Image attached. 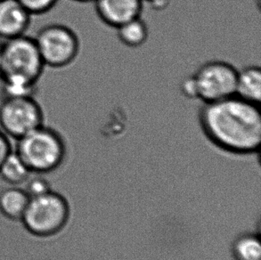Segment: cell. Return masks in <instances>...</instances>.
Instances as JSON below:
<instances>
[{
    "label": "cell",
    "instance_id": "obj_2",
    "mask_svg": "<svg viewBox=\"0 0 261 260\" xmlns=\"http://www.w3.org/2000/svg\"><path fill=\"white\" fill-rule=\"evenodd\" d=\"M16 141L14 151L33 173L54 172L67 155V144L63 136L45 124Z\"/></svg>",
    "mask_w": 261,
    "mask_h": 260
},
{
    "label": "cell",
    "instance_id": "obj_7",
    "mask_svg": "<svg viewBox=\"0 0 261 260\" xmlns=\"http://www.w3.org/2000/svg\"><path fill=\"white\" fill-rule=\"evenodd\" d=\"M237 71L225 61H210L199 67L193 74L198 100L210 103L236 95Z\"/></svg>",
    "mask_w": 261,
    "mask_h": 260
},
{
    "label": "cell",
    "instance_id": "obj_14",
    "mask_svg": "<svg viewBox=\"0 0 261 260\" xmlns=\"http://www.w3.org/2000/svg\"><path fill=\"white\" fill-rule=\"evenodd\" d=\"M231 252L234 260H261L260 233L245 232L238 236Z\"/></svg>",
    "mask_w": 261,
    "mask_h": 260
},
{
    "label": "cell",
    "instance_id": "obj_15",
    "mask_svg": "<svg viewBox=\"0 0 261 260\" xmlns=\"http://www.w3.org/2000/svg\"><path fill=\"white\" fill-rule=\"evenodd\" d=\"M21 186H23L22 189L30 198L41 196L53 190L52 184L45 174L32 172Z\"/></svg>",
    "mask_w": 261,
    "mask_h": 260
},
{
    "label": "cell",
    "instance_id": "obj_12",
    "mask_svg": "<svg viewBox=\"0 0 261 260\" xmlns=\"http://www.w3.org/2000/svg\"><path fill=\"white\" fill-rule=\"evenodd\" d=\"M21 156L13 150L0 166V178L10 186H21L32 174Z\"/></svg>",
    "mask_w": 261,
    "mask_h": 260
},
{
    "label": "cell",
    "instance_id": "obj_18",
    "mask_svg": "<svg viewBox=\"0 0 261 260\" xmlns=\"http://www.w3.org/2000/svg\"><path fill=\"white\" fill-rule=\"evenodd\" d=\"M13 151L10 139L2 130H0V166L3 163L4 160L7 155Z\"/></svg>",
    "mask_w": 261,
    "mask_h": 260
},
{
    "label": "cell",
    "instance_id": "obj_1",
    "mask_svg": "<svg viewBox=\"0 0 261 260\" xmlns=\"http://www.w3.org/2000/svg\"><path fill=\"white\" fill-rule=\"evenodd\" d=\"M199 124L205 138L222 151L237 154L258 152L261 114L258 105L237 95L203 103Z\"/></svg>",
    "mask_w": 261,
    "mask_h": 260
},
{
    "label": "cell",
    "instance_id": "obj_20",
    "mask_svg": "<svg viewBox=\"0 0 261 260\" xmlns=\"http://www.w3.org/2000/svg\"><path fill=\"white\" fill-rule=\"evenodd\" d=\"M75 2L79 3H89V2H94V0H73Z\"/></svg>",
    "mask_w": 261,
    "mask_h": 260
},
{
    "label": "cell",
    "instance_id": "obj_11",
    "mask_svg": "<svg viewBox=\"0 0 261 260\" xmlns=\"http://www.w3.org/2000/svg\"><path fill=\"white\" fill-rule=\"evenodd\" d=\"M30 197L21 187H7L0 192V214L11 220H21Z\"/></svg>",
    "mask_w": 261,
    "mask_h": 260
},
{
    "label": "cell",
    "instance_id": "obj_4",
    "mask_svg": "<svg viewBox=\"0 0 261 260\" xmlns=\"http://www.w3.org/2000/svg\"><path fill=\"white\" fill-rule=\"evenodd\" d=\"M69 216L67 199L53 189L41 196L30 198L21 222L32 236L49 237L64 228Z\"/></svg>",
    "mask_w": 261,
    "mask_h": 260
},
{
    "label": "cell",
    "instance_id": "obj_16",
    "mask_svg": "<svg viewBox=\"0 0 261 260\" xmlns=\"http://www.w3.org/2000/svg\"><path fill=\"white\" fill-rule=\"evenodd\" d=\"M32 15L46 14L56 7L58 0H17Z\"/></svg>",
    "mask_w": 261,
    "mask_h": 260
},
{
    "label": "cell",
    "instance_id": "obj_19",
    "mask_svg": "<svg viewBox=\"0 0 261 260\" xmlns=\"http://www.w3.org/2000/svg\"><path fill=\"white\" fill-rule=\"evenodd\" d=\"M148 2L153 8L163 10V8L168 7L170 0H144V2Z\"/></svg>",
    "mask_w": 261,
    "mask_h": 260
},
{
    "label": "cell",
    "instance_id": "obj_17",
    "mask_svg": "<svg viewBox=\"0 0 261 260\" xmlns=\"http://www.w3.org/2000/svg\"><path fill=\"white\" fill-rule=\"evenodd\" d=\"M180 91L187 98L192 99V100L197 99V90H196V86H195L193 75L183 79V81L180 84Z\"/></svg>",
    "mask_w": 261,
    "mask_h": 260
},
{
    "label": "cell",
    "instance_id": "obj_6",
    "mask_svg": "<svg viewBox=\"0 0 261 260\" xmlns=\"http://www.w3.org/2000/svg\"><path fill=\"white\" fill-rule=\"evenodd\" d=\"M42 107L34 96L4 97L0 103V127L15 140L44 125Z\"/></svg>",
    "mask_w": 261,
    "mask_h": 260
},
{
    "label": "cell",
    "instance_id": "obj_3",
    "mask_svg": "<svg viewBox=\"0 0 261 260\" xmlns=\"http://www.w3.org/2000/svg\"><path fill=\"white\" fill-rule=\"evenodd\" d=\"M1 52V81L38 85L46 66L34 38L23 35L5 40Z\"/></svg>",
    "mask_w": 261,
    "mask_h": 260
},
{
    "label": "cell",
    "instance_id": "obj_21",
    "mask_svg": "<svg viewBox=\"0 0 261 260\" xmlns=\"http://www.w3.org/2000/svg\"><path fill=\"white\" fill-rule=\"evenodd\" d=\"M1 64H2V52H1V46H0V69H1Z\"/></svg>",
    "mask_w": 261,
    "mask_h": 260
},
{
    "label": "cell",
    "instance_id": "obj_13",
    "mask_svg": "<svg viewBox=\"0 0 261 260\" xmlns=\"http://www.w3.org/2000/svg\"><path fill=\"white\" fill-rule=\"evenodd\" d=\"M116 31L120 42L130 48L140 47L148 39V26L141 16L120 25L116 28Z\"/></svg>",
    "mask_w": 261,
    "mask_h": 260
},
{
    "label": "cell",
    "instance_id": "obj_8",
    "mask_svg": "<svg viewBox=\"0 0 261 260\" xmlns=\"http://www.w3.org/2000/svg\"><path fill=\"white\" fill-rule=\"evenodd\" d=\"M99 19L116 29L127 21L141 16L144 0H94Z\"/></svg>",
    "mask_w": 261,
    "mask_h": 260
},
{
    "label": "cell",
    "instance_id": "obj_10",
    "mask_svg": "<svg viewBox=\"0 0 261 260\" xmlns=\"http://www.w3.org/2000/svg\"><path fill=\"white\" fill-rule=\"evenodd\" d=\"M236 95L247 102L259 105L261 99V70L250 65L237 71Z\"/></svg>",
    "mask_w": 261,
    "mask_h": 260
},
{
    "label": "cell",
    "instance_id": "obj_9",
    "mask_svg": "<svg viewBox=\"0 0 261 260\" xmlns=\"http://www.w3.org/2000/svg\"><path fill=\"white\" fill-rule=\"evenodd\" d=\"M31 19L32 14L17 0H1L0 38L7 40L25 35Z\"/></svg>",
    "mask_w": 261,
    "mask_h": 260
},
{
    "label": "cell",
    "instance_id": "obj_22",
    "mask_svg": "<svg viewBox=\"0 0 261 260\" xmlns=\"http://www.w3.org/2000/svg\"><path fill=\"white\" fill-rule=\"evenodd\" d=\"M0 1H1V0H0Z\"/></svg>",
    "mask_w": 261,
    "mask_h": 260
},
{
    "label": "cell",
    "instance_id": "obj_5",
    "mask_svg": "<svg viewBox=\"0 0 261 260\" xmlns=\"http://www.w3.org/2000/svg\"><path fill=\"white\" fill-rule=\"evenodd\" d=\"M34 40L45 66L55 69L71 65L81 50V41L76 32L61 23L44 26Z\"/></svg>",
    "mask_w": 261,
    "mask_h": 260
}]
</instances>
